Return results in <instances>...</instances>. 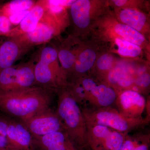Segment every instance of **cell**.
Instances as JSON below:
<instances>
[{
  "label": "cell",
  "mask_w": 150,
  "mask_h": 150,
  "mask_svg": "<svg viewBox=\"0 0 150 150\" xmlns=\"http://www.w3.org/2000/svg\"><path fill=\"white\" fill-rule=\"evenodd\" d=\"M54 91L37 85L11 91H0V110L23 122L49 108Z\"/></svg>",
  "instance_id": "1"
},
{
  "label": "cell",
  "mask_w": 150,
  "mask_h": 150,
  "mask_svg": "<svg viewBox=\"0 0 150 150\" xmlns=\"http://www.w3.org/2000/svg\"><path fill=\"white\" fill-rule=\"evenodd\" d=\"M58 102L56 112L75 150H88V127L82 109L66 87L56 91Z\"/></svg>",
  "instance_id": "2"
},
{
  "label": "cell",
  "mask_w": 150,
  "mask_h": 150,
  "mask_svg": "<svg viewBox=\"0 0 150 150\" xmlns=\"http://www.w3.org/2000/svg\"><path fill=\"white\" fill-rule=\"evenodd\" d=\"M90 31L95 38L102 42L118 38L137 44L143 49L149 47V41L146 36L129 25L119 22L108 9L97 19Z\"/></svg>",
  "instance_id": "3"
},
{
  "label": "cell",
  "mask_w": 150,
  "mask_h": 150,
  "mask_svg": "<svg viewBox=\"0 0 150 150\" xmlns=\"http://www.w3.org/2000/svg\"><path fill=\"white\" fill-rule=\"evenodd\" d=\"M82 110L87 127L102 125L125 134L148 122V120L143 118L126 117L117 109L110 107L98 108L93 110Z\"/></svg>",
  "instance_id": "4"
},
{
  "label": "cell",
  "mask_w": 150,
  "mask_h": 150,
  "mask_svg": "<svg viewBox=\"0 0 150 150\" xmlns=\"http://www.w3.org/2000/svg\"><path fill=\"white\" fill-rule=\"evenodd\" d=\"M105 1H75L69 8L70 16L76 34L74 37L90 32L92 26L107 9Z\"/></svg>",
  "instance_id": "5"
},
{
  "label": "cell",
  "mask_w": 150,
  "mask_h": 150,
  "mask_svg": "<svg viewBox=\"0 0 150 150\" xmlns=\"http://www.w3.org/2000/svg\"><path fill=\"white\" fill-rule=\"evenodd\" d=\"M33 60L5 69L0 72V91H11L36 85Z\"/></svg>",
  "instance_id": "6"
},
{
  "label": "cell",
  "mask_w": 150,
  "mask_h": 150,
  "mask_svg": "<svg viewBox=\"0 0 150 150\" xmlns=\"http://www.w3.org/2000/svg\"><path fill=\"white\" fill-rule=\"evenodd\" d=\"M21 122L33 137H41L53 132L64 131L59 116L50 108Z\"/></svg>",
  "instance_id": "7"
},
{
  "label": "cell",
  "mask_w": 150,
  "mask_h": 150,
  "mask_svg": "<svg viewBox=\"0 0 150 150\" xmlns=\"http://www.w3.org/2000/svg\"><path fill=\"white\" fill-rule=\"evenodd\" d=\"M118 111L128 118H143L142 115L146 108L144 97L138 92L126 90L117 94L116 100Z\"/></svg>",
  "instance_id": "8"
},
{
  "label": "cell",
  "mask_w": 150,
  "mask_h": 150,
  "mask_svg": "<svg viewBox=\"0 0 150 150\" xmlns=\"http://www.w3.org/2000/svg\"><path fill=\"white\" fill-rule=\"evenodd\" d=\"M72 39L76 54V61L68 77H72L74 81L82 77L85 74L93 68L98 54L95 47L78 45L74 37H72Z\"/></svg>",
  "instance_id": "9"
},
{
  "label": "cell",
  "mask_w": 150,
  "mask_h": 150,
  "mask_svg": "<svg viewBox=\"0 0 150 150\" xmlns=\"http://www.w3.org/2000/svg\"><path fill=\"white\" fill-rule=\"evenodd\" d=\"M119 22L129 25L146 36L150 33L149 18L139 8L134 7L116 8L113 13Z\"/></svg>",
  "instance_id": "10"
},
{
  "label": "cell",
  "mask_w": 150,
  "mask_h": 150,
  "mask_svg": "<svg viewBox=\"0 0 150 150\" xmlns=\"http://www.w3.org/2000/svg\"><path fill=\"white\" fill-rule=\"evenodd\" d=\"M32 48L13 38L4 41L0 45V72L14 66Z\"/></svg>",
  "instance_id": "11"
},
{
  "label": "cell",
  "mask_w": 150,
  "mask_h": 150,
  "mask_svg": "<svg viewBox=\"0 0 150 150\" xmlns=\"http://www.w3.org/2000/svg\"><path fill=\"white\" fill-rule=\"evenodd\" d=\"M7 134L9 144L11 149L34 150L33 137L21 122L10 120Z\"/></svg>",
  "instance_id": "12"
},
{
  "label": "cell",
  "mask_w": 150,
  "mask_h": 150,
  "mask_svg": "<svg viewBox=\"0 0 150 150\" xmlns=\"http://www.w3.org/2000/svg\"><path fill=\"white\" fill-rule=\"evenodd\" d=\"M46 10V1H37L34 6L21 21L20 23L11 30L7 37L8 38L32 32L37 27Z\"/></svg>",
  "instance_id": "13"
},
{
  "label": "cell",
  "mask_w": 150,
  "mask_h": 150,
  "mask_svg": "<svg viewBox=\"0 0 150 150\" xmlns=\"http://www.w3.org/2000/svg\"><path fill=\"white\" fill-rule=\"evenodd\" d=\"M34 147L39 150H75L64 131L53 132L41 137H33Z\"/></svg>",
  "instance_id": "14"
},
{
  "label": "cell",
  "mask_w": 150,
  "mask_h": 150,
  "mask_svg": "<svg viewBox=\"0 0 150 150\" xmlns=\"http://www.w3.org/2000/svg\"><path fill=\"white\" fill-rule=\"evenodd\" d=\"M58 35L59 34L53 27L40 21L35 29L32 32L13 38L33 47L36 45L48 43Z\"/></svg>",
  "instance_id": "15"
},
{
  "label": "cell",
  "mask_w": 150,
  "mask_h": 150,
  "mask_svg": "<svg viewBox=\"0 0 150 150\" xmlns=\"http://www.w3.org/2000/svg\"><path fill=\"white\" fill-rule=\"evenodd\" d=\"M54 46L57 50L60 65L68 79L76 61V54L71 38H67L59 46Z\"/></svg>",
  "instance_id": "16"
},
{
  "label": "cell",
  "mask_w": 150,
  "mask_h": 150,
  "mask_svg": "<svg viewBox=\"0 0 150 150\" xmlns=\"http://www.w3.org/2000/svg\"><path fill=\"white\" fill-rule=\"evenodd\" d=\"M38 59L46 63L59 77L68 82L67 75L62 70L59 64L58 53L54 45H48L42 48L40 51Z\"/></svg>",
  "instance_id": "17"
},
{
  "label": "cell",
  "mask_w": 150,
  "mask_h": 150,
  "mask_svg": "<svg viewBox=\"0 0 150 150\" xmlns=\"http://www.w3.org/2000/svg\"><path fill=\"white\" fill-rule=\"evenodd\" d=\"M112 42L115 51L120 56L130 58H137L143 54V49L134 43L118 38H112L104 41Z\"/></svg>",
  "instance_id": "18"
},
{
  "label": "cell",
  "mask_w": 150,
  "mask_h": 150,
  "mask_svg": "<svg viewBox=\"0 0 150 150\" xmlns=\"http://www.w3.org/2000/svg\"><path fill=\"white\" fill-rule=\"evenodd\" d=\"M37 1L13 0L0 6L4 13L8 17L14 14L28 10L34 6Z\"/></svg>",
  "instance_id": "19"
},
{
  "label": "cell",
  "mask_w": 150,
  "mask_h": 150,
  "mask_svg": "<svg viewBox=\"0 0 150 150\" xmlns=\"http://www.w3.org/2000/svg\"><path fill=\"white\" fill-rule=\"evenodd\" d=\"M115 64L116 62L113 55L108 52H105L98 55L93 67H95L98 72L106 76Z\"/></svg>",
  "instance_id": "20"
},
{
  "label": "cell",
  "mask_w": 150,
  "mask_h": 150,
  "mask_svg": "<svg viewBox=\"0 0 150 150\" xmlns=\"http://www.w3.org/2000/svg\"><path fill=\"white\" fill-rule=\"evenodd\" d=\"M126 137L125 134L111 130L103 143L100 150H120Z\"/></svg>",
  "instance_id": "21"
},
{
  "label": "cell",
  "mask_w": 150,
  "mask_h": 150,
  "mask_svg": "<svg viewBox=\"0 0 150 150\" xmlns=\"http://www.w3.org/2000/svg\"><path fill=\"white\" fill-rule=\"evenodd\" d=\"M10 120L0 116V150L11 149L8 140L7 131Z\"/></svg>",
  "instance_id": "22"
},
{
  "label": "cell",
  "mask_w": 150,
  "mask_h": 150,
  "mask_svg": "<svg viewBox=\"0 0 150 150\" xmlns=\"http://www.w3.org/2000/svg\"><path fill=\"white\" fill-rule=\"evenodd\" d=\"M12 26L8 17L4 13L0 7V35L7 37L13 28Z\"/></svg>",
  "instance_id": "23"
},
{
  "label": "cell",
  "mask_w": 150,
  "mask_h": 150,
  "mask_svg": "<svg viewBox=\"0 0 150 150\" xmlns=\"http://www.w3.org/2000/svg\"><path fill=\"white\" fill-rule=\"evenodd\" d=\"M150 77L149 74L144 73L139 75L135 79L134 85L138 88H145L150 85Z\"/></svg>",
  "instance_id": "24"
},
{
  "label": "cell",
  "mask_w": 150,
  "mask_h": 150,
  "mask_svg": "<svg viewBox=\"0 0 150 150\" xmlns=\"http://www.w3.org/2000/svg\"><path fill=\"white\" fill-rule=\"evenodd\" d=\"M30 9L17 13L8 17L12 25L17 26L18 25L25 17L28 14Z\"/></svg>",
  "instance_id": "25"
},
{
  "label": "cell",
  "mask_w": 150,
  "mask_h": 150,
  "mask_svg": "<svg viewBox=\"0 0 150 150\" xmlns=\"http://www.w3.org/2000/svg\"><path fill=\"white\" fill-rule=\"evenodd\" d=\"M139 144V143L137 140H132L126 137L120 150H133Z\"/></svg>",
  "instance_id": "26"
},
{
  "label": "cell",
  "mask_w": 150,
  "mask_h": 150,
  "mask_svg": "<svg viewBox=\"0 0 150 150\" xmlns=\"http://www.w3.org/2000/svg\"><path fill=\"white\" fill-rule=\"evenodd\" d=\"M133 150H149V144L146 142L139 143Z\"/></svg>",
  "instance_id": "27"
},
{
  "label": "cell",
  "mask_w": 150,
  "mask_h": 150,
  "mask_svg": "<svg viewBox=\"0 0 150 150\" xmlns=\"http://www.w3.org/2000/svg\"><path fill=\"white\" fill-rule=\"evenodd\" d=\"M0 150H11V149H1Z\"/></svg>",
  "instance_id": "28"
},
{
  "label": "cell",
  "mask_w": 150,
  "mask_h": 150,
  "mask_svg": "<svg viewBox=\"0 0 150 150\" xmlns=\"http://www.w3.org/2000/svg\"><path fill=\"white\" fill-rule=\"evenodd\" d=\"M89 150H91V149ZM105 150V149H102V150Z\"/></svg>",
  "instance_id": "29"
}]
</instances>
